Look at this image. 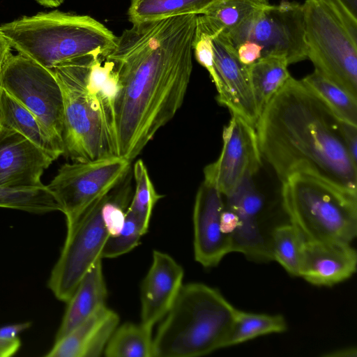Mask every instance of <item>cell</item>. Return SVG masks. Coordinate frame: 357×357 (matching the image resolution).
<instances>
[{
	"instance_id": "obj_1",
	"label": "cell",
	"mask_w": 357,
	"mask_h": 357,
	"mask_svg": "<svg viewBox=\"0 0 357 357\" xmlns=\"http://www.w3.org/2000/svg\"><path fill=\"white\" fill-rule=\"evenodd\" d=\"M197 17L134 23L105 57L118 76L117 155L135 158L181 107L192 71Z\"/></svg>"
},
{
	"instance_id": "obj_2",
	"label": "cell",
	"mask_w": 357,
	"mask_h": 357,
	"mask_svg": "<svg viewBox=\"0 0 357 357\" xmlns=\"http://www.w3.org/2000/svg\"><path fill=\"white\" fill-rule=\"evenodd\" d=\"M255 130L261 158L281 183L304 174L357 195V162L345 144L341 121L301 79H288Z\"/></svg>"
},
{
	"instance_id": "obj_3",
	"label": "cell",
	"mask_w": 357,
	"mask_h": 357,
	"mask_svg": "<svg viewBox=\"0 0 357 357\" xmlns=\"http://www.w3.org/2000/svg\"><path fill=\"white\" fill-rule=\"evenodd\" d=\"M84 57L50 70L63 96L65 153L73 162L117 155L118 77L107 63Z\"/></svg>"
},
{
	"instance_id": "obj_4",
	"label": "cell",
	"mask_w": 357,
	"mask_h": 357,
	"mask_svg": "<svg viewBox=\"0 0 357 357\" xmlns=\"http://www.w3.org/2000/svg\"><path fill=\"white\" fill-rule=\"evenodd\" d=\"M0 32L19 54L49 70L86 56L105 58L117 37L89 15L59 10L23 16L0 25Z\"/></svg>"
},
{
	"instance_id": "obj_5",
	"label": "cell",
	"mask_w": 357,
	"mask_h": 357,
	"mask_svg": "<svg viewBox=\"0 0 357 357\" xmlns=\"http://www.w3.org/2000/svg\"><path fill=\"white\" fill-rule=\"evenodd\" d=\"M234 307L216 289L183 284L153 337L154 357H195L224 348Z\"/></svg>"
},
{
	"instance_id": "obj_6",
	"label": "cell",
	"mask_w": 357,
	"mask_h": 357,
	"mask_svg": "<svg viewBox=\"0 0 357 357\" xmlns=\"http://www.w3.org/2000/svg\"><path fill=\"white\" fill-rule=\"evenodd\" d=\"M281 204L304 241L351 243L356 237L357 195L295 174L282 183Z\"/></svg>"
},
{
	"instance_id": "obj_7",
	"label": "cell",
	"mask_w": 357,
	"mask_h": 357,
	"mask_svg": "<svg viewBox=\"0 0 357 357\" xmlns=\"http://www.w3.org/2000/svg\"><path fill=\"white\" fill-rule=\"evenodd\" d=\"M302 8L307 59L357 98V17L338 0H305Z\"/></svg>"
},
{
	"instance_id": "obj_8",
	"label": "cell",
	"mask_w": 357,
	"mask_h": 357,
	"mask_svg": "<svg viewBox=\"0 0 357 357\" xmlns=\"http://www.w3.org/2000/svg\"><path fill=\"white\" fill-rule=\"evenodd\" d=\"M0 86L34 114L64 155L63 96L52 72L22 54L10 53L0 72Z\"/></svg>"
},
{
	"instance_id": "obj_9",
	"label": "cell",
	"mask_w": 357,
	"mask_h": 357,
	"mask_svg": "<svg viewBox=\"0 0 357 357\" xmlns=\"http://www.w3.org/2000/svg\"><path fill=\"white\" fill-rule=\"evenodd\" d=\"M109 193L93 202L67 227L63 247L47 283L59 301L67 303L88 271L102 259L101 252L109 236L102 208Z\"/></svg>"
},
{
	"instance_id": "obj_10",
	"label": "cell",
	"mask_w": 357,
	"mask_h": 357,
	"mask_svg": "<svg viewBox=\"0 0 357 357\" xmlns=\"http://www.w3.org/2000/svg\"><path fill=\"white\" fill-rule=\"evenodd\" d=\"M130 160L119 155L66 163L47 185L66 218L67 227L93 202L109 194L128 174Z\"/></svg>"
},
{
	"instance_id": "obj_11",
	"label": "cell",
	"mask_w": 357,
	"mask_h": 357,
	"mask_svg": "<svg viewBox=\"0 0 357 357\" xmlns=\"http://www.w3.org/2000/svg\"><path fill=\"white\" fill-rule=\"evenodd\" d=\"M225 36L235 48L255 42L263 48L261 56H281L289 65L307 59L303 8L296 1L268 4Z\"/></svg>"
},
{
	"instance_id": "obj_12",
	"label": "cell",
	"mask_w": 357,
	"mask_h": 357,
	"mask_svg": "<svg viewBox=\"0 0 357 357\" xmlns=\"http://www.w3.org/2000/svg\"><path fill=\"white\" fill-rule=\"evenodd\" d=\"M225 206L234 213L237 223L231 235V252L243 255L249 261H273L271 237L279 225L266 211V197L257 188L253 176H246L227 196Z\"/></svg>"
},
{
	"instance_id": "obj_13",
	"label": "cell",
	"mask_w": 357,
	"mask_h": 357,
	"mask_svg": "<svg viewBox=\"0 0 357 357\" xmlns=\"http://www.w3.org/2000/svg\"><path fill=\"white\" fill-rule=\"evenodd\" d=\"M222 147L218 159L204 169V180L227 196L246 176H254L262 165L255 128L231 114L222 134Z\"/></svg>"
},
{
	"instance_id": "obj_14",
	"label": "cell",
	"mask_w": 357,
	"mask_h": 357,
	"mask_svg": "<svg viewBox=\"0 0 357 357\" xmlns=\"http://www.w3.org/2000/svg\"><path fill=\"white\" fill-rule=\"evenodd\" d=\"M214 65L218 82L217 100L231 114L241 116L255 128L259 118L248 66L242 63L236 49L223 34L213 36Z\"/></svg>"
},
{
	"instance_id": "obj_15",
	"label": "cell",
	"mask_w": 357,
	"mask_h": 357,
	"mask_svg": "<svg viewBox=\"0 0 357 357\" xmlns=\"http://www.w3.org/2000/svg\"><path fill=\"white\" fill-rule=\"evenodd\" d=\"M224 196L213 184L203 181L195 197L193 208L194 255L205 268L218 266L231 252V241L225 234L221 214Z\"/></svg>"
},
{
	"instance_id": "obj_16",
	"label": "cell",
	"mask_w": 357,
	"mask_h": 357,
	"mask_svg": "<svg viewBox=\"0 0 357 357\" xmlns=\"http://www.w3.org/2000/svg\"><path fill=\"white\" fill-rule=\"evenodd\" d=\"M53 161L49 154L21 134L0 126V185L41 186L43 172Z\"/></svg>"
},
{
	"instance_id": "obj_17",
	"label": "cell",
	"mask_w": 357,
	"mask_h": 357,
	"mask_svg": "<svg viewBox=\"0 0 357 357\" xmlns=\"http://www.w3.org/2000/svg\"><path fill=\"white\" fill-rule=\"evenodd\" d=\"M183 269L167 253L153 250L141 284V322L153 326L169 311L182 286Z\"/></svg>"
},
{
	"instance_id": "obj_18",
	"label": "cell",
	"mask_w": 357,
	"mask_h": 357,
	"mask_svg": "<svg viewBox=\"0 0 357 357\" xmlns=\"http://www.w3.org/2000/svg\"><path fill=\"white\" fill-rule=\"evenodd\" d=\"M357 267V253L351 243L304 241L299 277L307 282L331 287L351 278Z\"/></svg>"
},
{
	"instance_id": "obj_19",
	"label": "cell",
	"mask_w": 357,
	"mask_h": 357,
	"mask_svg": "<svg viewBox=\"0 0 357 357\" xmlns=\"http://www.w3.org/2000/svg\"><path fill=\"white\" fill-rule=\"evenodd\" d=\"M119 321L116 312L103 305L66 335L55 341L45 356H100Z\"/></svg>"
},
{
	"instance_id": "obj_20",
	"label": "cell",
	"mask_w": 357,
	"mask_h": 357,
	"mask_svg": "<svg viewBox=\"0 0 357 357\" xmlns=\"http://www.w3.org/2000/svg\"><path fill=\"white\" fill-rule=\"evenodd\" d=\"M107 297L102 259L97 261L83 277L71 298L56 335L57 341L69 333L103 305Z\"/></svg>"
},
{
	"instance_id": "obj_21",
	"label": "cell",
	"mask_w": 357,
	"mask_h": 357,
	"mask_svg": "<svg viewBox=\"0 0 357 357\" xmlns=\"http://www.w3.org/2000/svg\"><path fill=\"white\" fill-rule=\"evenodd\" d=\"M0 126L21 134L45 151L54 160L62 155L34 114L1 86Z\"/></svg>"
},
{
	"instance_id": "obj_22",
	"label": "cell",
	"mask_w": 357,
	"mask_h": 357,
	"mask_svg": "<svg viewBox=\"0 0 357 357\" xmlns=\"http://www.w3.org/2000/svg\"><path fill=\"white\" fill-rule=\"evenodd\" d=\"M268 0H215L197 24L212 36L232 31L255 12L268 5Z\"/></svg>"
},
{
	"instance_id": "obj_23",
	"label": "cell",
	"mask_w": 357,
	"mask_h": 357,
	"mask_svg": "<svg viewBox=\"0 0 357 357\" xmlns=\"http://www.w3.org/2000/svg\"><path fill=\"white\" fill-rule=\"evenodd\" d=\"M289 65L283 56L268 55L261 56L248 66L252 91L260 115L291 77L288 70Z\"/></svg>"
},
{
	"instance_id": "obj_24",
	"label": "cell",
	"mask_w": 357,
	"mask_h": 357,
	"mask_svg": "<svg viewBox=\"0 0 357 357\" xmlns=\"http://www.w3.org/2000/svg\"><path fill=\"white\" fill-rule=\"evenodd\" d=\"M215 0H131L128 10L134 23L152 22L169 17L202 15Z\"/></svg>"
},
{
	"instance_id": "obj_25",
	"label": "cell",
	"mask_w": 357,
	"mask_h": 357,
	"mask_svg": "<svg viewBox=\"0 0 357 357\" xmlns=\"http://www.w3.org/2000/svg\"><path fill=\"white\" fill-rule=\"evenodd\" d=\"M104 355L107 357H154L152 327L143 323H124L109 338Z\"/></svg>"
},
{
	"instance_id": "obj_26",
	"label": "cell",
	"mask_w": 357,
	"mask_h": 357,
	"mask_svg": "<svg viewBox=\"0 0 357 357\" xmlns=\"http://www.w3.org/2000/svg\"><path fill=\"white\" fill-rule=\"evenodd\" d=\"M340 120L357 126V98L317 70L301 79Z\"/></svg>"
},
{
	"instance_id": "obj_27",
	"label": "cell",
	"mask_w": 357,
	"mask_h": 357,
	"mask_svg": "<svg viewBox=\"0 0 357 357\" xmlns=\"http://www.w3.org/2000/svg\"><path fill=\"white\" fill-rule=\"evenodd\" d=\"M287 329L281 314L253 313L236 310L224 348L235 346L259 336L280 333Z\"/></svg>"
},
{
	"instance_id": "obj_28",
	"label": "cell",
	"mask_w": 357,
	"mask_h": 357,
	"mask_svg": "<svg viewBox=\"0 0 357 357\" xmlns=\"http://www.w3.org/2000/svg\"><path fill=\"white\" fill-rule=\"evenodd\" d=\"M0 207L43 214L61 211L47 185L17 188L0 185Z\"/></svg>"
},
{
	"instance_id": "obj_29",
	"label": "cell",
	"mask_w": 357,
	"mask_h": 357,
	"mask_svg": "<svg viewBox=\"0 0 357 357\" xmlns=\"http://www.w3.org/2000/svg\"><path fill=\"white\" fill-rule=\"evenodd\" d=\"M304 241L289 222L277 226L272 234L273 261H277L291 276L299 277L301 250Z\"/></svg>"
},
{
	"instance_id": "obj_30",
	"label": "cell",
	"mask_w": 357,
	"mask_h": 357,
	"mask_svg": "<svg viewBox=\"0 0 357 357\" xmlns=\"http://www.w3.org/2000/svg\"><path fill=\"white\" fill-rule=\"evenodd\" d=\"M133 176L135 190L127 209L149 225L153 209L163 195L156 192L142 160H139L135 163Z\"/></svg>"
},
{
	"instance_id": "obj_31",
	"label": "cell",
	"mask_w": 357,
	"mask_h": 357,
	"mask_svg": "<svg viewBox=\"0 0 357 357\" xmlns=\"http://www.w3.org/2000/svg\"><path fill=\"white\" fill-rule=\"evenodd\" d=\"M149 225L126 209L124 225L116 236H109L101 252V258L121 256L139 245Z\"/></svg>"
},
{
	"instance_id": "obj_32",
	"label": "cell",
	"mask_w": 357,
	"mask_h": 357,
	"mask_svg": "<svg viewBox=\"0 0 357 357\" xmlns=\"http://www.w3.org/2000/svg\"><path fill=\"white\" fill-rule=\"evenodd\" d=\"M212 38L213 36L210 33L197 24H196L192 42L195 56L198 63L207 70L213 82L215 85L218 82V77L214 65Z\"/></svg>"
},
{
	"instance_id": "obj_33",
	"label": "cell",
	"mask_w": 357,
	"mask_h": 357,
	"mask_svg": "<svg viewBox=\"0 0 357 357\" xmlns=\"http://www.w3.org/2000/svg\"><path fill=\"white\" fill-rule=\"evenodd\" d=\"M127 196L111 194L102 208V215L109 236L118 234L124 225Z\"/></svg>"
},
{
	"instance_id": "obj_34",
	"label": "cell",
	"mask_w": 357,
	"mask_h": 357,
	"mask_svg": "<svg viewBox=\"0 0 357 357\" xmlns=\"http://www.w3.org/2000/svg\"><path fill=\"white\" fill-rule=\"evenodd\" d=\"M236 49L240 61L245 66H250L261 57L263 48L255 42L245 41Z\"/></svg>"
},
{
	"instance_id": "obj_35",
	"label": "cell",
	"mask_w": 357,
	"mask_h": 357,
	"mask_svg": "<svg viewBox=\"0 0 357 357\" xmlns=\"http://www.w3.org/2000/svg\"><path fill=\"white\" fill-rule=\"evenodd\" d=\"M343 138L352 159L357 162V126L341 121Z\"/></svg>"
},
{
	"instance_id": "obj_36",
	"label": "cell",
	"mask_w": 357,
	"mask_h": 357,
	"mask_svg": "<svg viewBox=\"0 0 357 357\" xmlns=\"http://www.w3.org/2000/svg\"><path fill=\"white\" fill-rule=\"evenodd\" d=\"M31 325V322H24L3 326L0 328V337L4 339L16 338L20 333L29 328Z\"/></svg>"
},
{
	"instance_id": "obj_37",
	"label": "cell",
	"mask_w": 357,
	"mask_h": 357,
	"mask_svg": "<svg viewBox=\"0 0 357 357\" xmlns=\"http://www.w3.org/2000/svg\"><path fill=\"white\" fill-rule=\"evenodd\" d=\"M20 347L18 337L4 339L0 337V357H8L14 355Z\"/></svg>"
},
{
	"instance_id": "obj_38",
	"label": "cell",
	"mask_w": 357,
	"mask_h": 357,
	"mask_svg": "<svg viewBox=\"0 0 357 357\" xmlns=\"http://www.w3.org/2000/svg\"><path fill=\"white\" fill-rule=\"evenodd\" d=\"M11 48L8 41L0 32V72L6 59L11 53Z\"/></svg>"
},
{
	"instance_id": "obj_39",
	"label": "cell",
	"mask_w": 357,
	"mask_h": 357,
	"mask_svg": "<svg viewBox=\"0 0 357 357\" xmlns=\"http://www.w3.org/2000/svg\"><path fill=\"white\" fill-rule=\"evenodd\" d=\"M357 349L356 347H349L331 351L324 354L327 357H356Z\"/></svg>"
},
{
	"instance_id": "obj_40",
	"label": "cell",
	"mask_w": 357,
	"mask_h": 357,
	"mask_svg": "<svg viewBox=\"0 0 357 357\" xmlns=\"http://www.w3.org/2000/svg\"><path fill=\"white\" fill-rule=\"evenodd\" d=\"M355 17H357V0H338Z\"/></svg>"
},
{
	"instance_id": "obj_41",
	"label": "cell",
	"mask_w": 357,
	"mask_h": 357,
	"mask_svg": "<svg viewBox=\"0 0 357 357\" xmlns=\"http://www.w3.org/2000/svg\"><path fill=\"white\" fill-rule=\"evenodd\" d=\"M38 4L46 8H56L61 6L64 0H35Z\"/></svg>"
}]
</instances>
